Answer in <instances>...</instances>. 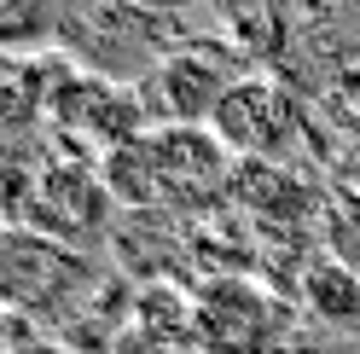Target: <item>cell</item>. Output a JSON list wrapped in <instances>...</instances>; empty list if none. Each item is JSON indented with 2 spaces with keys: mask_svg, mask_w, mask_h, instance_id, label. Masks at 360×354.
<instances>
[{
  "mask_svg": "<svg viewBox=\"0 0 360 354\" xmlns=\"http://www.w3.org/2000/svg\"><path fill=\"white\" fill-rule=\"evenodd\" d=\"M105 192H110V204H128V209L163 204V181H157L151 134L128 140V145H110V157H105Z\"/></svg>",
  "mask_w": 360,
  "mask_h": 354,
  "instance_id": "cell-6",
  "label": "cell"
},
{
  "mask_svg": "<svg viewBox=\"0 0 360 354\" xmlns=\"http://www.w3.org/2000/svg\"><path fill=\"white\" fill-rule=\"evenodd\" d=\"M285 308L244 279H210L192 296V331L210 354H274L285 343V325H274Z\"/></svg>",
  "mask_w": 360,
  "mask_h": 354,
  "instance_id": "cell-3",
  "label": "cell"
},
{
  "mask_svg": "<svg viewBox=\"0 0 360 354\" xmlns=\"http://www.w3.org/2000/svg\"><path fill=\"white\" fill-rule=\"evenodd\" d=\"M210 134L227 145V157L244 163H279L290 140L302 134V105L267 76H238L227 87V99L215 105Z\"/></svg>",
  "mask_w": 360,
  "mask_h": 354,
  "instance_id": "cell-2",
  "label": "cell"
},
{
  "mask_svg": "<svg viewBox=\"0 0 360 354\" xmlns=\"http://www.w3.org/2000/svg\"><path fill=\"white\" fill-rule=\"evenodd\" d=\"M221 47H233V41H186V47H174L146 76L140 105L163 128H210L215 105L227 99V87L238 81V70L227 64Z\"/></svg>",
  "mask_w": 360,
  "mask_h": 354,
  "instance_id": "cell-1",
  "label": "cell"
},
{
  "mask_svg": "<svg viewBox=\"0 0 360 354\" xmlns=\"http://www.w3.org/2000/svg\"><path fill=\"white\" fill-rule=\"evenodd\" d=\"M151 157H157V181H163V204H210L221 186H233L227 145L210 128H157Z\"/></svg>",
  "mask_w": 360,
  "mask_h": 354,
  "instance_id": "cell-4",
  "label": "cell"
},
{
  "mask_svg": "<svg viewBox=\"0 0 360 354\" xmlns=\"http://www.w3.org/2000/svg\"><path fill=\"white\" fill-rule=\"evenodd\" d=\"M297 302L320 331H343V337L360 331V273L337 256H308L302 261Z\"/></svg>",
  "mask_w": 360,
  "mask_h": 354,
  "instance_id": "cell-5",
  "label": "cell"
}]
</instances>
